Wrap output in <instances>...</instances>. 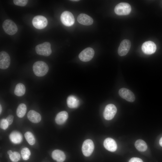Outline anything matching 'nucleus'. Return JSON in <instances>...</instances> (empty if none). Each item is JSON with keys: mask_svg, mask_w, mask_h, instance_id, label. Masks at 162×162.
Returning a JSON list of instances; mask_svg holds the SVG:
<instances>
[{"mask_svg": "<svg viewBox=\"0 0 162 162\" xmlns=\"http://www.w3.org/2000/svg\"><path fill=\"white\" fill-rule=\"evenodd\" d=\"M33 70L34 74L38 76H42L45 75L49 70L47 64L42 61L35 62L33 66Z\"/></svg>", "mask_w": 162, "mask_h": 162, "instance_id": "f257e3e1", "label": "nucleus"}, {"mask_svg": "<svg viewBox=\"0 0 162 162\" xmlns=\"http://www.w3.org/2000/svg\"><path fill=\"white\" fill-rule=\"evenodd\" d=\"M51 46L49 42H46L36 46L35 50L38 54L47 56L52 53Z\"/></svg>", "mask_w": 162, "mask_h": 162, "instance_id": "f03ea898", "label": "nucleus"}, {"mask_svg": "<svg viewBox=\"0 0 162 162\" xmlns=\"http://www.w3.org/2000/svg\"><path fill=\"white\" fill-rule=\"evenodd\" d=\"M2 27L5 32L9 35H14L18 31L17 27L16 24L10 19L6 20L4 22Z\"/></svg>", "mask_w": 162, "mask_h": 162, "instance_id": "7ed1b4c3", "label": "nucleus"}, {"mask_svg": "<svg viewBox=\"0 0 162 162\" xmlns=\"http://www.w3.org/2000/svg\"><path fill=\"white\" fill-rule=\"evenodd\" d=\"M131 9V6L129 4L122 2L116 6L114 11L116 14L118 15H125L129 14Z\"/></svg>", "mask_w": 162, "mask_h": 162, "instance_id": "20e7f679", "label": "nucleus"}, {"mask_svg": "<svg viewBox=\"0 0 162 162\" xmlns=\"http://www.w3.org/2000/svg\"><path fill=\"white\" fill-rule=\"evenodd\" d=\"M60 19L62 23L66 26H72L74 22V18L73 15L68 11L63 12L61 15Z\"/></svg>", "mask_w": 162, "mask_h": 162, "instance_id": "39448f33", "label": "nucleus"}, {"mask_svg": "<svg viewBox=\"0 0 162 162\" xmlns=\"http://www.w3.org/2000/svg\"><path fill=\"white\" fill-rule=\"evenodd\" d=\"M32 23L33 26L36 28L42 29L47 26L48 21L45 17L41 15H38L33 18Z\"/></svg>", "mask_w": 162, "mask_h": 162, "instance_id": "423d86ee", "label": "nucleus"}, {"mask_svg": "<svg viewBox=\"0 0 162 162\" xmlns=\"http://www.w3.org/2000/svg\"><path fill=\"white\" fill-rule=\"evenodd\" d=\"M94 54V52L92 48L87 47L81 52L79 54V58L81 61L87 62L93 58Z\"/></svg>", "mask_w": 162, "mask_h": 162, "instance_id": "0eeeda50", "label": "nucleus"}, {"mask_svg": "<svg viewBox=\"0 0 162 162\" xmlns=\"http://www.w3.org/2000/svg\"><path fill=\"white\" fill-rule=\"evenodd\" d=\"M117 111V108L114 105L112 104H108L104 109V117L106 120H110L114 118Z\"/></svg>", "mask_w": 162, "mask_h": 162, "instance_id": "6e6552de", "label": "nucleus"}, {"mask_svg": "<svg viewBox=\"0 0 162 162\" xmlns=\"http://www.w3.org/2000/svg\"><path fill=\"white\" fill-rule=\"evenodd\" d=\"M94 145L92 141L90 139L86 140L83 142L82 148V152L85 156H90L93 152Z\"/></svg>", "mask_w": 162, "mask_h": 162, "instance_id": "1a4fd4ad", "label": "nucleus"}, {"mask_svg": "<svg viewBox=\"0 0 162 162\" xmlns=\"http://www.w3.org/2000/svg\"><path fill=\"white\" fill-rule=\"evenodd\" d=\"M131 45L130 41L128 39L123 40L118 47V52L120 56L126 55L129 52Z\"/></svg>", "mask_w": 162, "mask_h": 162, "instance_id": "9d476101", "label": "nucleus"}, {"mask_svg": "<svg viewBox=\"0 0 162 162\" xmlns=\"http://www.w3.org/2000/svg\"><path fill=\"white\" fill-rule=\"evenodd\" d=\"M118 94L121 98L128 102H133L135 100V97L134 94L127 88H121L119 90Z\"/></svg>", "mask_w": 162, "mask_h": 162, "instance_id": "9b49d317", "label": "nucleus"}, {"mask_svg": "<svg viewBox=\"0 0 162 162\" xmlns=\"http://www.w3.org/2000/svg\"><path fill=\"white\" fill-rule=\"evenodd\" d=\"M10 63V59L9 54L6 52H0V68L2 69H7Z\"/></svg>", "mask_w": 162, "mask_h": 162, "instance_id": "f8f14e48", "label": "nucleus"}, {"mask_svg": "<svg viewBox=\"0 0 162 162\" xmlns=\"http://www.w3.org/2000/svg\"><path fill=\"white\" fill-rule=\"evenodd\" d=\"M142 49L145 54L150 55L154 53L156 50V46L155 44L151 41L145 42L142 44Z\"/></svg>", "mask_w": 162, "mask_h": 162, "instance_id": "ddd939ff", "label": "nucleus"}, {"mask_svg": "<svg viewBox=\"0 0 162 162\" xmlns=\"http://www.w3.org/2000/svg\"><path fill=\"white\" fill-rule=\"evenodd\" d=\"M104 145L106 149L111 152H115L117 148L116 142L114 140L111 138H107L105 140Z\"/></svg>", "mask_w": 162, "mask_h": 162, "instance_id": "4468645a", "label": "nucleus"}, {"mask_svg": "<svg viewBox=\"0 0 162 162\" xmlns=\"http://www.w3.org/2000/svg\"><path fill=\"white\" fill-rule=\"evenodd\" d=\"M77 20L80 24L86 26L90 25L93 22L91 17L84 14H80L77 17Z\"/></svg>", "mask_w": 162, "mask_h": 162, "instance_id": "2eb2a0df", "label": "nucleus"}, {"mask_svg": "<svg viewBox=\"0 0 162 162\" xmlns=\"http://www.w3.org/2000/svg\"><path fill=\"white\" fill-rule=\"evenodd\" d=\"M28 119L33 123H38L40 122L41 117L40 114L34 110H31L27 115Z\"/></svg>", "mask_w": 162, "mask_h": 162, "instance_id": "dca6fc26", "label": "nucleus"}, {"mask_svg": "<svg viewBox=\"0 0 162 162\" xmlns=\"http://www.w3.org/2000/svg\"><path fill=\"white\" fill-rule=\"evenodd\" d=\"M9 137L11 142L15 144L20 143L22 140L21 134L19 132L15 130L13 131L10 133Z\"/></svg>", "mask_w": 162, "mask_h": 162, "instance_id": "f3484780", "label": "nucleus"}, {"mask_svg": "<svg viewBox=\"0 0 162 162\" xmlns=\"http://www.w3.org/2000/svg\"><path fill=\"white\" fill-rule=\"evenodd\" d=\"M52 158L57 162H63L65 159L66 156L62 151L57 149L54 150L52 154Z\"/></svg>", "mask_w": 162, "mask_h": 162, "instance_id": "a211bd4d", "label": "nucleus"}, {"mask_svg": "<svg viewBox=\"0 0 162 162\" xmlns=\"http://www.w3.org/2000/svg\"><path fill=\"white\" fill-rule=\"evenodd\" d=\"M68 118V114L65 111L60 112L56 115L55 118V122L58 124H63Z\"/></svg>", "mask_w": 162, "mask_h": 162, "instance_id": "6ab92c4d", "label": "nucleus"}, {"mask_svg": "<svg viewBox=\"0 0 162 162\" xmlns=\"http://www.w3.org/2000/svg\"><path fill=\"white\" fill-rule=\"evenodd\" d=\"M67 103L68 106L70 108H75L78 106L79 101L76 97L71 95L67 98Z\"/></svg>", "mask_w": 162, "mask_h": 162, "instance_id": "aec40b11", "label": "nucleus"}, {"mask_svg": "<svg viewBox=\"0 0 162 162\" xmlns=\"http://www.w3.org/2000/svg\"><path fill=\"white\" fill-rule=\"evenodd\" d=\"M26 92L25 86L22 83H19L16 86L14 93L16 96H21L23 95Z\"/></svg>", "mask_w": 162, "mask_h": 162, "instance_id": "412c9836", "label": "nucleus"}, {"mask_svg": "<svg viewBox=\"0 0 162 162\" xmlns=\"http://www.w3.org/2000/svg\"><path fill=\"white\" fill-rule=\"evenodd\" d=\"M135 146L138 151L141 152L146 151L147 148V146L146 142L141 139L138 140L136 141Z\"/></svg>", "mask_w": 162, "mask_h": 162, "instance_id": "4be33fe9", "label": "nucleus"}, {"mask_svg": "<svg viewBox=\"0 0 162 162\" xmlns=\"http://www.w3.org/2000/svg\"><path fill=\"white\" fill-rule=\"evenodd\" d=\"M26 106L25 104H20L16 110V113L18 117L20 118L23 117L26 113Z\"/></svg>", "mask_w": 162, "mask_h": 162, "instance_id": "5701e85b", "label": "nucleus"}, {"mask_svg": "<svg viewBox=\"0 0 162 162\" xmlns=\"http://www.w3.org/2000/svg\"><path fill=\"white\" fill-rule=\"evenodd\" d=\"M25 137L28 143L33 145L35 143V139L33 134L31 132L27 131L25 134Z\"/></svg>", "mask_w": 162, "mask_h": 162, "instance_id": "b1692460", "label": "nucleus"}, {"mask_svg": "<svg viewBox=\"0 0 162 162\" xmlns=\"http://www.w3.org/2000/svg\"><path fill=\"white\" fill-rule=\"evenodd\" d=\"M21 153L22 159L24 160H27L29 159L31 155V152L28 148L25 147L22 148Z\"/></svg>", "mask_w": 162, "mask_h": 162, "instance_id": "393cba45", "label": "nucleus"}, {"mask_svg": "<svg viewBox=\"0 0 162 162\" xmlns=\"http://www.w3.org/2000/svg\"><path fill=\"white\" fill-rule=\"evenodd\" d=\"M9 157L11 160L13 162H17L20 158V154L16 152H12L9 155Z\"/></svg>", "mask_w": 162, "mask_h": 162, "instance_id": "a878e982", "label": "nucleus"}, {"mask_svg": "<svg viewBox=\"0 0 162 162\" xmlns=\"http://www.w3.org/2000/svg\"><path fill=\"white\" fill-rule=\"evenodd\" d=\"M28 1L27 0H14L13 2L16 5L24 6L27 4Z\"/></svg>", "mask_w": 162, "mask_h": 162, "instance_id": "bb28decb", "label": "nucleus"}, {"mask_svg": "<svg viewBox=\"0 0 162 162\" xmlns=\"http://www.w3.org/2000/svg\"><path fill=\"white\" fill-rule=\"evenodd\" d=\"M9 125L6 119L3 118L0 120V126L1 128L5 130L8 128Z\"/></svg>", "mask_w": 162, "mask_h": 162, "instance_id": "cd10ccee", "label": "nucleus"}, {"mask_svg": "<svg viewBox=\"0 0 162 162\" xmlns=\"http://www.w3.org/2000/svg\"><path fill=\"white\" fill-rule=\"evenodd\" d=\"M6 120L8 122L9 125L11 124L14 119V116L13 115H10L6 118Z\"/></svg>", "mask_w": 162, "mask_h": 162, "instance_id": "c85d7f7f", "label": "nucleus"}, {"mask_svg": "<svg viewBox=\"0 0 162 162\" xmlns=\"http://www.w3.org/2000/svg\"><path fill=\"white\" fill-rule=\"evenodd\" d=\"M128 162H143V161L139 158L134 157L131 158Z\"/></svg>", "mask_w": 162, "mask_h": 162, "instance_id": "c756f323", "label": "nucleus"}, {"mask_svg": "<svg viewBox=\"0 0 162 162\" xmlns=\"http://www.w3.org/2000/svg\"><path fill=\"white\" fill-rule=\"evenodd\" d=\"M159 143L160 146L162 147V137L160 139Z\"/></svg>", "mask_w": 162, "mask_h": 162, "instance_id": "7c9ffc66", "label": "nucleus"}, {"mask_svg": "<svg viewBox=\"0 0 162 162\" xmlns=\"http://www.w3.org/2000/svg\"><path fill=\"white\" fill-rule=\"evenodd\" d=\"M13 152L11 150H9L7 152L8 154L9 155L10 154Z\"/></svg>", "mask_w": 162, "mask_h": 162, "instance_id": "2f4dec72", "label": "nucleus"}, {"mask_svg": "<svg viewBox=\"0 0 162 162\" xmlns=\"http://www.w3.org/2000/svg\"><path fill=\"white\" fill-rule=\"evenodd\" d=\"M0 113L1 114L2 111V107L1 105H0Z\"/></svg>", "mask_w": 162, "mask_h": 162, "instance_id": "473e14b6", "label": "nucleus"}, {"mask_svg": "<svg viewBox=\"0 0 162 162\" xmlns=\"http://www.w3.org/2000/svg\"><path fill=\"white\" fill-rule=\"evenodd\" d=\"M71 1H79V0H71Z\"/></svg>", "mask_w": 162, "mask_h": 162, "instance_id": "72a5a7b5", "label": "nucleus"}]
</instances>
